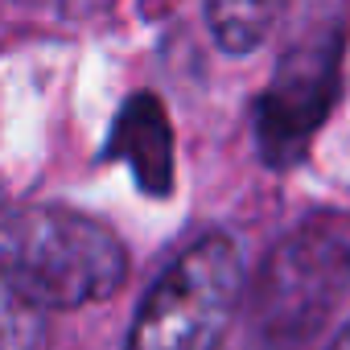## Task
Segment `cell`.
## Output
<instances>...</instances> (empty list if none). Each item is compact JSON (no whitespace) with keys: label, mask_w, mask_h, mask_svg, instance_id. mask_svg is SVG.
Wrapping results in <instances>:
<instances>
[{"label":"cell","mask_w":350,"mask_h":350,"mask_svg":"<svg viewBox=\"0 0 350 350\" xmlns=\"http://www.w3.org/2000/svg\"><path fill=\"white\" fill-rule=\"evenodd\" d=\"M350 293V243L305 231L276 247L260 284V321L276 338H309Z\"/></svg>","instance_id":"cell-4"},{"label":"cell","mask_w":350,"mask_h":350,"mask_svg":"<svg viewBox=\"0 0 350 350\" xmlns=\"http://www.w3.org/2000/svg\"><path fill=\"white\" fill-rule=\"evenodd\" d=\"M338 70H342L338 21L288 46L256 111V136H260V152L268 165L284 169L309 148L313 132L321 128V120L329 116L338 99Z\"/></svg>","instance_id":"cell-3"},{"label":"cell","mask_w":350,"mask_h":350,"mask_svg":"<svg viewBox=\"0 0 350 350\" xmlns=\"http://www.w3.org/2000/svg\"><path fill=\"white\" fill-rule=\"evenodd\" d=\"M0 350H50V309L0 280Z\"/></svg>","instance_id":"cell-7"},{"label":"cell","mask_w":350,"mask_h":350,"mask_svg":"<svg viewBox=\"0 0 350 350\" xmlns=\"http://www.w3.org/2000/svg\"><path fill=\"white\" fill-rule=\"evenodd\" d=\"M280 0H206V25L227 54H252L276 25Z\"/></svg>","instance_id":"cell-6"},{"label":"cell","mask_w":350,"mask_h":350,"mask_svg":"<svg viewBox=\"0 0 350 350\" xmlns=\"http://www.w3.org/2000/svg\"><path fill=\"white\" fill-rule=\"evenodd\" d=\"M0 280L42 309H83L128 280V252L91 215L0 206Z\"/></svg>","instance_id":"cell-1"},{"label":"cell","mask_w":350,"mask_h":350,"mask_svg":"<svg viewBox=\"0 0 350 350\" xmlns=\"http://www.w3.org/2000/svg\"><path fill=\"white\" fill-rule=\"evenodd\" d=\"M120 144H132V161L140 169V182L161 194L173 178H169V161H173V144L165 132V116L152 103V95H136L120 120Z\"/></svg>","instance_id":"cell-5"},{"label":"cell","mask_w":350,"mask_h":350,"mask_svg":"<svg viewBox=\"0 0 350 350\" xmlns=\"http://www.w3.org/2000/svg\"><path fill=\"white\" fill-rule=\"evenodd\" d=\"M329 350H350V325H346V329L334 338V346H329Z\"/></svg>","instance_id":"cell-8"},{"label":"cell","mask_w":350,"mask_h":350,"mask_svg":"<svg viewBox=\"0 0 350 350\" xmlns=\"http://www.w3.org/2000/svg\"><path fill=\"white\" fill-rule=\"evenodd\" d=\"M243 293L239 243L202 235L148 288L124 350H219Z\"/></svg>","instance_id":"cell-2"}]
</instances>
